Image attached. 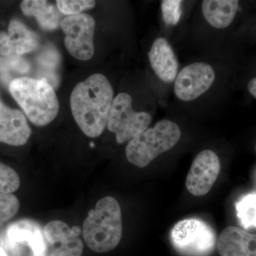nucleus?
Masks as SVG:
<instances>
[{"instance_id":"9b49d317","label":"nucleus","mask_w":256,"mask_h":256,"mask_svg":"<svg viewBox=\"0 0 256 256\" xmlns=\"http://www.w3.org/2000/svg\"><path fill=\"white\" fill-rule=\"evenodd\" d=\"M40 44L38 35L22 22L12 20L8 32H0V56H21L36 50Z\"/></svg>"},{"instance_id":"f3484780","label":"nucleus","mask_w":256,"mask_h":256,"mask_svg":"<svg viewBox=\"0 0 256 256\" xmlns=\"http://www.w3.org/2000/svg\"><path fill=\"white\" fill-rule=\"evenodd\" d=\"M12 242H26L32 249L34 256H46V244L40 229L36 226L25 224L16 227L9 234Z\"/></svg>"},{"instance_id":"4468645a","label":"nucleus","mask_w":256,"mask_h":256,"mask_svg":"<svg viewBox=\"0 0 256 256\" xmlns=\"http://www.w3.org/2000/svg\"><path fill=\"white\" fill-rule=\"evenodd\" d=\"M152 68L160 80L172 82L178 76V64L174 50L168 40L162 37L153 42L149 53Z\"/></svg>"},{"instance_id":"f03ea898","label":"nucleus","mask_w":256,"mask_h":256,"mask_svg":"<svg viewBox=\"0 0 256 256\" xmlns=\"http://www.w3.org/2000/svg\"><path fill=\"white\" fill-rule=\"evenodd\" d=\"M9 90L30 122L35 126H47L58 116V97L46 78L18 77L10 82Z\"/></svg>"},{"instance_id":"423d86ee","label":"nucleus","mask_w":256,"mask_h":256,"mask_svg":"<svg viewBox=\"0 0 256 256\" xmlns=\"http://www.w3.org/2000/svg\"><path fill=\"white\" fill-rule=\"evenodd\" d=\"M152 120L148 112L134 110L132 98L129 94L120 92L112 102L107 128L116 134L118 144H124L146 130Z\"/></svg>"},{"instance_id":"a211bd4d","label":"nucleus","mask_w":256,"mask_h":256,"mask_svg":"<svg viewBox=\"0 0 256 256\" xmlns=\"http://www.w3.org/2000/svg\"><path fill=\"white\" fill-rule=\"evenodd\" d=\"M240 225L245 229L256 228V192L244 195L236 204Z\"/></svg>"},{"instance_id":"aec40b11","label":"nucleus","mask_w":256,"mask_h":256,"mask_svg":"<svg viewBox=\"0 0 256 256\" xmlns=\"http://www.w3.org/2000/svg\"><path fill=\"white\" fill-rule=\"evenodd\" d=\"M20 202L12 194H0V227L18 214Z\"/></svg>"},{"instance_id":"39448f33","label":"nucleus","mask_w":256,"mask_h":256,"mask_svg":"<svg viewBox=\"0 0 256 256\" xmlns=\"http://www.w3.org/2000/svg\"><path fill=\"white\" fill-rule=\"evenodd\" d=\"M170 238L175 250L184 256H210L216 247L214 230L200 218L178 222L172 228Z\"/></svg>"},{"instance_id":"f8f14e48","label":"nucleus","mask_w":256,"mask_h":256,"mask_svg":"<svg viewBox=\"0 0 256 256\" xmlns=\"http://www.w3.org/2000/svg\"><path fill=\"white\" fill-rule=\"evenodd\" d=\"M31 134V128L24 114L0 102V142L22 146L28 142Z\"/></svg>"},{"instance_id":"1a4fd4ad","label":"nucleus","mask_w":256,"mask_h":256,"mask_svg":"<svg viewBox=\"0 0 256 256\" xmlns=\"http://www.w3.org/2000/svg\"><path fill=\"white\" fill-rule=\"evenodd\" d=\"M220 170V158L214 152L198 153L192 162L186 178V188L196 196H205L214 184Z\"/></svg>"},{"instance_id":"6ab92c4d","label":"nucleus","mask_w":256,"mask_h":256,"mask_svg":"<svg viewBox=\"0 0 256 256\" xmlns=\"http://www.w3.org/2000/svg\"><path fill=\"white\" fill-rule=\"evenodd\" d=\"M20 186V178L11 166L0 162V194H12Z\"/></svg>"},{"instance_id":"b1692460","label":"nucleus","mask_w":256,"mask_h":256,"mask_svg":"<svg viewBox=\"0 0 256 256\" xmlns=\"http://www.w3.org/2000/svg\"><path fill=\"white\" fill-rule=\"evenodd\" d=\"M0 256H8L2 248L0 247Z\"/></svg>"},{"instance_id":"ddd939ff","label":"nucleus","mask_w":256,"mask_h":256,"mask_svg":"<svg viewBox=\"0 0 256 256\" xmlns=\"http://www.w3.org/2000/svg\"><path fill=\"white\" fill-rule=\"evenodd\" d=\"M220 256H256V234L236 226H228L217 238Z\"/></svg>"},{"instance_id":"412c9836","label":"nucleus","mask_w":256,"mask_h":256,"mask_svg":"<svg viewBox=\"0 0 256 256\" xmlns=\"http://www.w3.org/2000/svg\"><path fill=\"white\" fill-rule=\"evenodd\" d=\"M96 1L94 0H57V8L62 14L72 16L82 14L86 10L95 8Z\"/></svg>"},{"instance_id":"f257e3e1","label":"nucleus","mask_w":256,"mask_h":256,"mask_svg":"<svg viewBox=\"0 0 256 256\" xmlns=\"http://www.w3.org/2000/svg\"><path fill=\"white\" fill-rule=\"evenodd\" d=\"M114 92L108 79L94 74L72 90L70 109L76 122L89 138L100 136L107 127Z\"/></svg>"},{"instance_id":"6e6552de","label":"nucleus","mask_w":256,"mask_h":256,"mask_svg":"<svg viewBox=\"0 0 256 256\" xmlns=\"http://www.w3.org/2000/svg\"><path fill=\"white\" fill-rule=\"evenodd\" d=\"M215 78L214 70L210 64L203 62L190 64L175 79V95L181 100H195L210 88Z\"/></svg>"},{"instance_id":"dca6fc26","label":"nucleus","mask_w":256,"mask_h":256,"mask_svg":"<svg viewBox=\"0 0 256 256\" xmlns=\"http://www.w3.org/2000/svg\"><path fill=\"white\" fill-rule=\"evenodd\" d=\"M20 8L25 16H34L44 30H54L62 22L60 10L45 0H24Z\"/></svg>"},{"instance_id":"20e7f679","label":"nucleus","mask_w":256,"mask_h":256,"mask_svg":"<svg viewBox=\"0 0 256 256\" xmlns=\"http://www.w3.org/2000/svg\"><path fill=\"white\" fill-rule=\"evenodd\" d=\"M181 136V129L176 122L162 120L128 142L126 158L134 166L146 168L160 154L174 148Z\"/></svg>"},{"instance_id":"9d476101","label":"nucleus","mask_w":256,"mask_h":256,"mask_svg":"<svg viewBox=\"0 0 256 256\" xmlns=\"http://www.w3.org/2000/svg\"><path fill=\"white\" fill-rule=\"evenodd\" d=\"M78 226L70 228L62 220H52L45 226L44 235L52 248L50 256H82L84 244Z\"/></svg>"},{"instance_id":"2eb2a0df","label":"nucleus","mask_w":256,"mask_h":256,"mask_svg":"<svg viewBox=\"0 0 256 256\" xmlns=\"http://www.w3.org/2000/svg\"><path fill=\"white\" fill-rule=\"evenodd\" d=\"M238 5L237 0H205L202 2V13L210 26L222 30L234 21Z\"/></svg>"},{"instance_id":"7ed1b4c3","label":"nucleus","mask_w":256,"mask_h":256,"mask_svg":"<svg viewBox=\"0 0 256 256\" xmlns=\"http://www.w3.org/2000/svg\"><path fill=\"white\" fill-rule=\"evenodd\" d=\"M82 237L89 248L96 252L114 250L122 235V214L117 200L112 196L100 198L84 220Z\"/></svg>"},{"instance_id":"0eeeda50","label":"nucleus","mask_w":256,"mask_h":256,"mask_svg":"<svg viewBox=\"0 0 256 256\" xmlns=\"http://www.w3.org/2000/svg\"><path fill=\"white\" fill-rule=\"evenodd\" d=\"M60 28L66 35L64 44L69 54L78 60H92L95 53L94 18L85 13L67 16L62 20Z\"/></svg>"},{"instance_id":"393cba45","label":"nucleus","mask_w":256,"mask_h":256,"mask_svg":"<svg viewBox=\"0 0 256 256\" xmlns=\"http://www.w3.org/2000/svg\"></svg>"},{"instance_id":"5701e85b","label":"nucleus","mask_w":256,"mask_h":256,"mask_svg":"<svg viewBox=\"0 0 256 256\" xmlns=\"http://www.w3.org/2000/svg\"><path fill=\"white\" fill-rule=\"evenodd\" d=\"M248 90L256 99V77L252 78L248 84Z\"/></svg>"},{"instance_id":"4be33fe9","label":"nucleus","mask_w":256,"mask_h":256,"mask_svg":"<svg viewBox=\"0 0 256 256\" xmlns=\"http://www.w3.org/2000/svg\"><path fill=\"white\" fill-rule=\"evenodd\" d=\"M182 4L180 0H164L161 2L162 12L166 25L178 24L182 14Z\"/></svg>"}]
</instances>
